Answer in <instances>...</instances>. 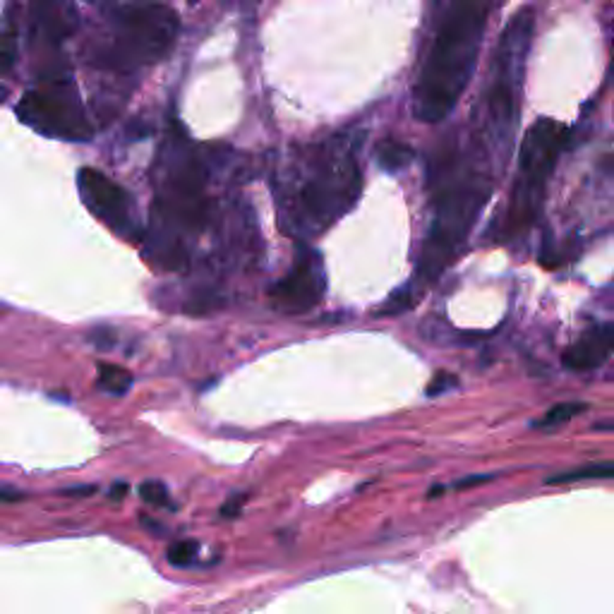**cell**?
<instances>
[{
	"label": "cell",
	"mask_w": 614,
	"mask_h": 614,
	"mask_svg": "<svg viewBox=\"0 0 614 614\" xmlns=\"http://www.w3.org/2000/svg\"><path fill=\"white\" fill-rule=\"evenodd\" d=\"M413 159H415V151L408 144L396 142V140H386L377 149V163L386 171L405 169V166H411Z\"/></svg>",
	"instance_id": "cell-13"
},
{
	"label": "cell",
	"mask_w": 614,
	"mask_h": 614,
	"mask_svg": "<svg viewBox=\"0 0 614 614\" xmlns=\"http://www.w3.org/2000/svg\"><path fill=\"white\" fill-rule=\"evenodd\" d=\"M77 24L73 0H36L32 15V29L44 41L58 44L68 34H73Z\"/></svg>",
	"instance_id": "cell-12"
},
{
	"label": "cell",
	"mask_w": 614,
	"mask_h": 614,
	"mask_svg": "<svg viewBox=\"0 0 614 614\" xmlns=\"http://www.w3.org/2000/svg\"><path fill=\"white\" fill-rule=\"evenodd\" d=\"M207 176L200 159L182 137H171L161 154L159 192L151 207V229L144 238V257L159 269L173 271L188 264L185 238L207 221Z\"/></svg>",
	"instance_id": "cell-3"
},
{
	"label": "cell",
	"mask_w": 614,
	"mask_h": 614,
	"mask_svg": "<svg viewBox=\"0 0 614 614\" xmlns=\"http://www.w3.org/2000/svg\"><path fill=\"white\" fill-rule=\"evenodd\" d=\"M99 386L106 394L122 396L132 386V375L125 367L111 363H99Z\"/></svg>",
	"instance_id": "cell-14"
},
{
	"label": "cell",
	"mask_w": 614,
	"mask_h": 614,
	"mask_svg": "<svg viewBox=\"0 0 614 614\" xmlns=\"http://www.w3.org/2000/svg\"><path fill=\"white\" fill-rule=\"evenodd\" d=\"M63 494H68V497H84V494H94V487H70V490H63Z\"/></svg>",
	"instance_id": "cell-25"
},
{
	"label": "cell",
	"mask_w": 614,
	"mask_h": 614,
	"mask_svg": "<svg viewBox=\"0 0 614 614\" xmlns=\"http://www.w3.org/2000/svg\"><path fill=\"white\" fill-rule=\"evenodd\" d=\"M583 411H586V404H557L545 413V418H542L538 425L541 427L564 425V423H569L571 418L580 415Z\"/></svg>",
	"instance_id": "cell-16"
},
{
	"label": "cell",
	"mask_w": 614,
	"mask_h": 614,
	"mask_svg": "<svg viewBox=\"0 0 614 614\" xmlns=\"http://www.w3.org/2000/svg\"><path fill=\"white\" fill-rule=\"evenodd\" d=\"M24 500V494L15 492V490H0V502H20Z\"/></svg>",
	"instance_id": "cell-26"
},
{
	"label": "cell",
	"mask_w": 614,
	"mask_h": 614,
	"mask_svg": "<svg viewBox=\"0 0 614 614\" xmlns=\"http://www.w3.org/2000/svg\"><path fill=\"white\" fill-rule=\"evenodd\" d=\"M492 0H452L413 89V113L439 122L466 92L485 39Z\"/></svg>",
	"instance_id": "cell-2"
},
{
	"label": "cell",
	"mask_w": 614,
	"mask_h": 614,
	"mask_svg": "<svg viewBox=\"0 0 614 614\" xmlns=\"http://www.w3.org/2000/svg\"><path fill=\"white\" fill-rule=\"evenodd\" d=\"M434 217L423 243L418 278L430 284L456 259L473 223L492 192V178L473 163H446L437 171Z\"/></svg>",
	"instance_id": "cell-4"
},
{
	"label": "cell",
	"mask_w": 614,
	"mask_h": 614,
	"mask_svg": "<svg viewBox=\"0 0 614 614\" xmlns=\"http://www.w3.org/2000/svg\"><path fill=\"white\" fill-rule=\"evenodd\" d=\"M122 494H128V485L125 482H118V485L111 487V500H121Z\"/></svg>",
	"instance_id": "cell-27"
},
{
	"label": "cell",
	"mask_w": 614,
	"mask_h": 614,
	"mask_svg": "<svg viewBox=\"0 0 614 614\" xmlns=\"http://www.w3.org/2000/svg\"><path fill=\"white\" fill-rule=\"evenodd\" d=\"M197 552H200V545L192 541H178L169 547V561L173 567H192L197 560Z\"/></svg>",
	"instance_id": "cell-17"
},
{
	"label": "cell",
	"mask_w": 614,
	"mask_h": 614,
	"mask_svg": "<svg viewBox=\"0 0 614 614\" xmlns=\"http://www.w3.org/2000/svg\"><path fill=\"white\" fill-rule=\"evenodd\" d=\"M15 55H17V44H15V29H3L0 32V73L13 68Z\"/></svg>",
	"instance_id": "cell-18"
},
{
	"label": "cell",
	"mask_w": 614,
	"mask_h": 614,
	"mask_svg": "<svg viewBox=\"0 0 614 614\" xmlns=\"http://www.w3.org/2000/svg\"><path fill=\"white\" fill-rule=\"evenodd\" d=\"M569 140L567 128L552 118H541L523 137L519 154V180L513 188L509 214L504 221V238L521 236L541 214L545 185Z\"/></svg>",
	"instance_id": "cell-7"
},
{
	"label": "cell",
	"mask_w": 614,
	"mask_h": 614,
	"mask_svg": "<svg viewBox=\"0 0 614 614\" xmlns=\"http://www.w3.org/2000/svg\"><path fill=\"white\" fill-rule=\"evenodd\" d=\"M89 338L94 341L96 348H111V344H113V334L109 329H96Z\"/></svg>",
	"instance_id": "cell-23"
},
{
	"label": "cell",
	"mask_w": 614,
	"mask_h": 614,
	"mask_svg": "<svg viewBox=\"0 0 614 614\" xmlns=\"http://www.w3.org/2000/svg\"><path fill=\"white\" fill-rule=\"evenodd\" d=\"M456 386H459V379L453 377V375L442 372V375H437V377L430 382L427 394H430V396H437V394H444V392H449V389H456Z\"/></svg>",
	"instance_id": "cell-21"
},
{
	"label": "cell",
	"mask_w": 614,
	"mask_h": 614,
	"mask_svg": "<svg viewBox=\"0 0 614 614\" xmlns=\"http://www.w3.org/2000/svg\"><path fill=\"white\" fill-rule=\"evenodd\" d=\"M243 502H245V497H230V500L226 502L221 509L223 519H236L238 513H240V509H243Z\"/></svg>",
	"instance_id": "cell-22"
},
{
	"label": "cell",
	"mask_w": 614,
	"mask_h": 614,
	"mask_svg": "<svg viewBox=\"0 0 614 614\" xmlns=\"http://www.w3.org/2000/svg\"><path fill=\"white\" fill-rule=\"evenodd\" d=\"M140 497H142L147 504L154 506L169 504V490H166V485L159 482V480H147V482H142V485H140Z\"/></svg>",
	"instance_id": "cell-19"
},
{
	"label": "cell",
	"mask_w": 614,
	"mask_h": 614,
	"mask_svg": "<svg viewBox=\"0 0 614 614\" xmlns=\"http://www.w3.org/2000/svg\"><path fill=\"white\" fill-rule=\"evenodd\" d=\"M5 99H7V89L3 87V84H0V103L5 102Z\"/></svg>",
	"instance_id": "cell-28"
},
{
	"label": "cell",
	"mask_w": 614,
	"mask_h": 614,
	"mask_svg": "<svg viewBox=\"0 0 614 614\" xmlns=\"http://www.w3.org/2000/svg\"><path fill=\"white\" fill-rule=\"evenodd\" d=\"M614 475V466L609 461L605 463H595V466L576 468V471L560 473L547 480V485H561V482H576V480H609Z\"/></svg>",
	"instance_id": "cell-15"
},
{
	"label": "cell",
	"mask_w": 614,
	"mask_h": 614,
	"mask_svg": "<svg viewBox=\"0 0 614 614\" xmlns=\"http://www.w3.org/2000/svg\"><path fill=\"white\" fill-rule=\"evenodd\" d=\"M533 27L535 15L531 7L513 15L497 44L492 73L487 82L485 102H482V128H485L487 142L492 144L500 156V163L509 159L513 147L521 84H523V73H526L531 41H533Z\"/></svg>",
	"instance_id": "cell-5"
},
{
	"label": "cell",
	"mask_w": 614,
	"mask_h": 614,
	"mask_svg": "<svg viewBox=\"0 0 614 614\" xmlns=\"http://www.w3.org/2000/svg\"><path fill=\"white\" fill-rule=\"evenodd\" d=\"M109 39L99 63L118 73L149 68L169 54L180 32V17L159 0H128L111 7Z\"/></svg>",
	"instance_id": "cell-6"
},
{
	"label": "cell",
	"mask_w": 614,
	"mask_h": 614,
	"mask_svg": "<svg viewBox=\"0 0 614 614\" xmlns=\"http://www.w3.org/2000/svg\"><path fill=\"white\" fill-rule=\"evenodd\" d=\"M326 274L322 259L315 252L300 248L293 271L271 286L269 300L286 315H303L325 297Z\"/></svg>",
	"instance_id": "cell-10"
},
{
	"label": "cell",
	"mask_w": 614,
	"mask_h": 614,
	"mask_svg": "<svg viewBox=\"0 0 614 614\" xmlns=\"http://www.w3.org/2000/svg\"><path fill=\"white\" fill-rule=\"evenodd\" d=\"M492 478L494 475H471V478H463V480H459V482H453V487H456V490H466V487L490 482Z\"/></svg>",
	"instance_id": "cell-24"
},
{
	"label": "cell",
	"mask_w": 614,
	"mask_h": 614,
	"mask_svg": "<svg viewBox=\"0 0 614 614\" xmlns=\"http://www.w3.org/2000/svg\"><path fill=\"white\" fill-rule=\"evenodd\" d=\"M614 346V329L612 325H598L593 329H588L583 336L571 344L561 356V365L567 370L574 372H588L600 367L605 360L612 356Z\"/></svg>",
	"instance_id": "cell-11"
},
{
	"label": "cell",
	"mask_w": 614,
	"mask_h": 614,
	"mask_svg": "<svg viewBox=\"0 0 614 614\" xmlns=\"http://www.w3.org/2000/svg\"><path fill=\"white\" fill-rule=\"evenodd\" d=\"M363 190L351 135L303 149L277 182L278 221L284 233L315 238L358 202Z\"/></svg>",
	"instance_id": "cell-1"
},
{
	"label": "cell",
	"mask_w": 614,
	"mask_h": 614,
	"mask_svg": "<svg viewBox=\"0 0 614 614\" xmlns=\"http://www.w3.org/2000/svg\"><path fill=\"white\" fill-rule=\"evenodd\" d=\"M17 118L46 137L84 142L92 137L87 111L70 77H54L29 89L17 103Z\"/></svg>",
	"instance_id": "cell-8"
},
{
	"label": "cell",
	"mask_w": 614,
	"mask_h": 614,
	"mask_svg": "<svg viewBox=\"0 0 614 614\" xmlns=\"http://www.w3.org/2000/svg\"><path fill=\"white\" fill-rule=\"evenodd\" d=\"M77 188L82 202L99 221L121 236L132 238V230H137V207L125 188L96 169H82L77 173Z\"/></svg>",
	"instance_id": "cell-9"
},
{
	"label": "cell",
	"mask_w": 614,
	"mask_h": 614,
	"mask_svg": "<svg viewBox=\"0 0 614 614\" xmlns=\"http://www.w3.org/2000/svg\"><path fill=\"white\" fill-rule=\"evenodd\" d=\"M413 300H415V297L411 296V286H405V288H398L396 293H394V296L386 300L385 307H382V315H396V312L411 310Z\"/></svg>",
	"instance_id": "cell-20"
}]
</instances>
